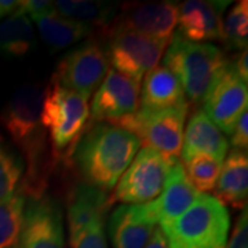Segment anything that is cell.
Segmentation results:
<instances>
[{"label":"cell","mask_w":248,"mask_h":248,"mask_svg":"<svg viewBox=\"0 0 248 248\" xmlns=\"http://www.w3.org/2000/svg\"><path fill=\"white\" fill-rule=\"evenodd\" d=\"M53 1H46V0H22L19 1V7L14 14H22V16H29L32 19L40 16H48L54 14Z\"/></svg>","instance_id":"83f0119b"},{"label":"cell","mask_w":248,"mask_h":248,"mask_svg":"<svg viewBox=\"0 0 248 248\" xmlns=\"http://www.w3.org/2000/svg\"><path fill=\"white\" fill-rule=\"evenodd\" d=\"M182 166L187 181L199 193H210L215 189L221 172V160L207 155H199L184 161Z\"/></svg>","instance_id":"d4e9b609"},{"label":"cell","mask_w":248,"mask_h":248,"mask_svg":"<svg viewBox=\"0 0 248 248\" xmlns=\"http://www.w3.org/2000/svg\"><path fill=\"white\" fill-rule=\"evenodd\" d=\"M187 105L184 89L178 78L169 68L156 66L146 73L140 91L141 112H156Z\"/></svg>","instance_id":"e0dca14e"},{"label":"cell","mask_w":248,"mask_h":248,"mask_svg":"<svg viewBox=\"0 0 248 248\" xmlns=\"http://www.w3.org/2000/svg\"><path fill=\"white\" fill-rule=\"evenodd\" d=\"M141 149L137 135L108 123L87 125L71 156L86 184L109 192Z\"/></svg>","instance_id":"6da1fadb"},{"label":"cell","mask_w":248,"mask_h":248,"mask_svg":"<svg viewBox=\"0 0 248 248\" xmlns=\"http://www.w3.org/2000/svg\"><path fill=\"white\" fill-rule=\"evenodd\" d=\"M27 196L21 189L0 202V248H16L22 229Z\"/></svg>","instance_id":"603a6c76"},{"label":"cell","mask_w":248,"mask_h":248,"mask_svg":"<svg viewBox=\"0 0 248 248\" xmlns=\"http://www.w3.org/2000/svg\"><path fill=\"white\" fill-rule=\"evenodd\" d=\"M35 47V31L27 16L13 14L0 22V55L21 58L32 53Z\"/></svg>","instance_id":"7402d4cb"},{"label":"cell","mask_w":248,"mask_h":248,"mask_svg":"<svg viewBox=\"0 0 248 248\" xmlns=\"http://www.w3.org/2000/svg\"><path fill=\"white\" fill-rule=\"evenodd\" d=\"M25 172L21 153L0 135V202L16 195Z\"/></svg>","instance_id":"cb8c5ba5"},{"label":"cell","mask_w":248,"mask_h":248,"mask_svg":"<svg viewBox=\"0 0 248 248\" xmlns=\"http://www.w3.org/2000/svg\"><path fill=\"white\" fill-rule=\"evenodd\" d=\"M145 248H170L169 244H167V240H166L160 228H155L151 239L148 241V244L145 246Z\"/></svg>","instance_id":"1f68e13d"},{"label":"cell","mask_w":248,"mask_h":248,"mask_svg":"<svg viewBox=\"0 0 248 248\" xmlns=\"http://www.w3.org/2000/svg\"><path fill=\"white\" fill-rule=\"evenodd\" d=\"M231 63H232V66H233V69H234V72L239 75L240 79L247 83V80H248V51L247 50L240 51V53L233 58V61L231 60Z\"/></svg>","instance_id":"4dcf8cb0"},{"label":"cell","mask_w":248,"mask_h":248,"mask_svg":"<svg viewBox=\"0 0 248 248\" xmlns=\"http://www.w3.org/2000/svg\"><path fill=\"white\" fill-rule=\"evenodd\" d=\"M200 195L187 181L182 163L177 160L170 169L163 192L146 205L153 221L161 225L181 217Z\"/></svg>","instance_id":"9a60e30c"},{"label":"cell","mask_w":248,"mask_h":248,"mask_svg":"<svg viewBox=\"0 0 248 248\" xmlns=\"http://www.w3.org/2000/svg\"><path fill=\"white\" fill-rule=\"evenodd\" d=\"M231 1L189 0L179 6L178 35L199 43L204 40H221L222 14Z\"/></svg>","instance_id":"4fadbf2b"},{"label":"cell","mask_w":248,"mask_h":248,"mask_svg":"<svg viewBox=\"0 0 248 248\" xmlns=\"http://www.w3.org/2000/svg\"><path fill=\"white\" fill-rule=\"evenodd\" d=\"M159 228L170 248H226L231 215L214 196L200 195L181 217Z\"/></svg>","instance_id":"3957f363"},{"label":"cell","mask_w":248,"mask_h":248,"mask_svg":"<svg viewBox=\"0 0 248 248\" xmlns=\"http://www.w3.org/2000/svg\"><path fill=\"white\" fill-rule=\"evenodd\" d=\"M16 248H65L62 208L51 196L28 197Z\"/></svg>","instance_id":"9c48e42d"},{"label":"cell","mask_w":248,"mask_h":248,"mask_svg":"<svg viewBox=\"0 0 248 248\" xmlns=\"http://www.w3.org/2000/svg\"><path fill=\"white\" fill-rule=\"evenodd\" d=\"M231 50H247L248 43V1L236 3L222 22V37Z\"/></svg>","instance_id":"484cf974"},{"label":"cell","mask_w":248,"mask_h":248,"mask_svg":"<svg viewBox=\"0 0 248 248\" xmlns=\"http://www.w3.org/2000/svg\"><path fill=\"white\" fill-rule=\"evenodd\" d=\"M108 71L109 61L104 48L97 40H87L62 57L51 79L89 99Z\"/></svg>","instance_id":"ba28073f"},{"label":"cell","mask_w":248,"mask_h":248,"mask_svg":"<svg viewBox=\"0 0 248 248\" xmlns=\"http://www.w3.org/2000/svg\"><path fill=\"white\" fill-rule=\"evenodd\" d=\"M156 222L146 204H123L109 218L112 248H145L155 231Z\"/></svg>","instance_id":"5bb4252c"},{"label":"cell","mask_w":248,"mask_h":248,"mask_svg":"<svg viewBox=\"0 0 248 248\" xmlns=\"http://www.w3.org/2000/svg\"><path fill=\"white\" fill-rule=\"evenodd\" d=\"M215 199L225 207L237 210L247 208L248 156L247 152L232 149L221 167L215 185Z\"/></svg>","instance_id":"d6986e66"},{"label":"cell","mask_w":248,"mask_h":248,"mask_svg":"<svg viewBox=\"0 0 248 248\" xmlns=\"http://www.w3.org/2000/svg\"><path fill=\"white\" fill-rule=\"evenodd\" d=\"M172 163L151 148L140 149L116 186L110 203L140 205L153 202L163 192Z\"/></svg>","instance_id":"8992f818"},{"label":"cell","mask_w":248,"mask_h":248,"mask_svg":"<svg viewBox=\"0 0 248 248\" xmlns=\"http://www.w3.org/2000/svg\"><path fill=\"white\" fill-rule=\"evenodd\" d=\"M140 83L109 69L95 91L90 119L93 123L119 125L140 109Z\"/></svg>","instance_id":"30bf717a"},{"label":"cell","mask_w":248,"mask_h":248,"mask_svg":"<svg viewBox=\"0 0 248 248\" xmlns=\"http://www.w3.org/2000/svg\"><path fill=\"white\" fill-rule=\"evenodd\" d=\"M54 10L61 17L89 25L105 36L116 18V6L109 1L91 0H57L53 1Z\"/></svg>","instance_id":"ffe728a7"},{"label":"cell","mask_w":248,"mask_h":248,"mask_svg":"<svg viewBox=\"0 0 248 248\" xmlns=\"http://www.w3.org/2000/svg\"><path fill=\"white\" fill-rule=\"evenodd\" d=\"M248 113L243 112L239 120L236 122L231 133V143L233 149L247 152L248 149Z\"/></svg>","instance_id":"f546056e"},{"label":"cell","mask_w":248,"mask_h":248,"mask_svg":"<svg viewBox=\"0 0 248 248\" xmlns=\"http://www.w3.org/2000/svg\"><path fill=\"white\" fill-rule=\"evenodd\" d=\"M110 205L107 192L95 186L86 182L73 186L66 204L69 237L76 236L94 221L104 219Z\"/></svg>","instance_id":"2e32d148"},{"label":"cell","mask_w":248,"mask_h":248,"mask_svg":"<svg viewBox=\"0 0 248 248\" xmlns=\"http://www.w3.org/2000/svg\"><path fill=\"white\" fill-rule=\"evenodd\" d=\"M226 62L218 47L189 42L178 33L171 37L164 55V66L177 76L186 101L192 104L203 102Z\"/></svg>","instance_id":"277c9868"},{"label":"cell","mask_w":248,"mask_h":248,"mask_svg":"<svg viewBox=\"0 0 248 248\" xmlns=\"http://www.w3.org/2000/svg\"><path fill=\"white\" fill-rule=\"evenodd\" d=\"M33 19L37 24V29L43 42L48 46L51 51H58L71 47L72 45L79 43L80 40L86 37H93L95 32L89 25L66 19L57 13L40 16Z\"/></svg>","instance_id":"44dd1931"},{"label":"cell","mask_w":248,"mask_h":248,"mask_svg":"<svg viewBox=\"0 0 248 248\" xmlns=\"http://www.w3.org/2000/svg\"><path fill=\"white\" fill-rule=\"evenodd\" d=\"M187 110L189 105L156 112L138 110L116 127L137 135L145 148H151L170 161H175L182 149Z\"/></svg>","instance_id":"5b68a950"},{"label":"cell","mask_w":248,"mask_h":248,"mask_svg":"<svg viewBox=\"0 0 248 248\" xmlns=\"http://www.w3.org/2000/svg\"><path fill=\"white\" fill-rule=\"evenodd\" d=\"M69 248H108L104 219L94 221L76 236L69 237Z\"/></svg>","instance_id":"4316f807"},{"label":"cell","mask_w":248,"mask_h":248,"mask_svg":"<svg viewBox=\"0 0 248 248\" xmlns=\"http://www.w3.org/2000/svg\"><path fill=\"white\" fill-rule=\"evenodd\" d=\"M19 7V1L14 0H0V22L1 19L9 16H13Z\"/></svg>","instance_id":"d6a6232c"},{"label":"cell","mask_w":248,"mask_h":248,"mask_svg":"<svg viewBox=\"0 0 248 248\" xmlns=\"http://www.w3.org/2000/svg\"><path fill=\"white\" fill-rule=\"evenodd\" d=\"M177 1H130L120 7V14L109 29H128L157 40L170 42L177 27Z\"/></svg>","instance_id":"7c38bea8"},{"label":"cell","mask_w":248,"mask_h":248,"mask_svg":"<svg viewBox=\"0 0 248 248\" xmlns=\"http://www.w3.org/2000/svg\"><path fill=\"white\" fill-rule=\"evenodd\" d=\"M226 248H248V215L247 208L237 218L234 223V229Z\"/></svg>","instance_id":"f1b7e54d"},{"label":"cell","mask_w":248,"mask_h":248,"mask_svg":"<svg viewBox=\"0 0 248 248\" xmlns=\"http://www.w3.org/2000/svg\"><path fill=\"white\" fill-rule=\"evenodd\" d=\"M89 120V99L51 79L45 90L40 122L54 160H71Z\"/></svg>","instance_id":"7a4b0ae2"},{"label":"cell","mask_w":248,"mask_h":248,"mask_svg":"<svg viewBox=\"0 0 248 248\" xmlns=\"http://www.w3.org/2000/svg\"><path fill=\"white\" fill-rule=\"evenodd\" d=\"M247 83L234 72L231 60L204 98L203 112L219 130L231 135L239 117L247 110Z\"/></svg>","instance_id":"8fae6325"},{"label":"cell","mask_w":248,"mask_h":248,"mask_svg":"<svg viewBox=\"0 0 248 248\" xmlns=\"http://www.w3.org/2000/svg\"><path fill=\"white\" fill-rule=\"evenodd\" d=\"M228 149L229 142L221 130L207 117L203 110H196L184 131L181 149L182 160L186 161L199 155H207L223 161Z\"/></svg>","instance_id":"ac0fdd59"},{"label":"cell","mask_w":248,"mask_h":248,"mask_svg":"<svg viewBox=\"0 0 248 248\" xmlns=\"http://www.w3.org/2000/svg\"><path fill=\"white\" fill-rule=\"evenodd\" d=\"M107 57L113 69L141 83L148 72L157 66L170 42L157 40L128 29H108Z\"/></svg>","instance_id":"52a82bcc"}]
</instances>
